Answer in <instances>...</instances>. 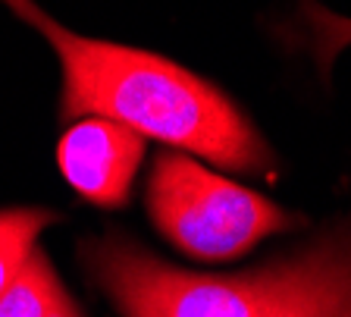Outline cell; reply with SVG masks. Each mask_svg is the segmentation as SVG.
<instances>
[{"instance_id":"1","label":"cell","mask_w":351,"mask_h":317,"mask_svg":"<svg viewBox=\"0 0 351 317\" xmlns=\"http://www.w3.org/2000/svg\"><path fill=\"white\" fill-rule=\"evenodd\" d=\"M25 25L38 29L63 67L60 110L66 119L101 117L141 139H157L226 170H267L270 148L245 113L213 82L138 47L85 38L60 25L35 0H0Z\"/></svg>"},{"instance_id":"3","label":"cell","mask_w":351,"mask_h":317,"mask_svg":"<svg viewBox=\"0 0 351 317\" xmlns=\"http://www.w3.org/2000/svg\"><path fill=\"white\" fill-rule=\"evenodd\" d=\"M147 214L176 248L197 261H232L261 239L298 223L273 201L213 176L182 154H160L154 161Z\"/></svg>"},{"instance_id":"9","label":"cell","mask_w":351,"mask_h":317,"mask_svg":"<svg viewBox=\"0 0 351 317\" xmlns=\"http://www.w3.org/2000/svg\"><path fill=\"white\" fill-rule=\"evenodd\" d=\"M44 317H82V314H79V308H75V305L69 302V295L63 292V295L57 298V302H53L51 308H47V314H44Z\"/></svg>"},{"instance_id":"8","label":"cell","mask_w":351,"mask_h":317,"mask_svg":"<svg viewBox=\"0 0 351 317\" xmlns=\"http://www.w3.org/2000/svg\"><path fill=\"white\" fill-rule=\"evenodd\" d=\"M57 217L38 207H19V211H0V295L13 283L19 267L35 251V239L47 223Z\"/></svg>"},{"instance_id":"2","label":"cell","mask_w":351,"mask_h":317,"mask_svg":"<svg viewBox=\"0 0 351 317\" xmlns=\"http://www.w3.org/2000/svg\"><path fill=\"white\" fill-rule=\"evenodd\" d=\"M82 258L123 317H273L311 273L317 245L292 261L239 277L185 273L119 233L88 239Z\"/></svg>"},{"instance_id":"5","label":"cell","mask_w":351,"mask_h":317,"mask_svg":"<svg viewBox=\"0 0 351 317\" xmlns=\"http://www.w3.org/2000/svg\"><path fill=\"white\" fill-rule=\"evenodd\" d=\"M273 317H351V226L317 242V258Z\"/></svg>"},{"instance_id":"7","label":"cell","mask_w":351,"mask_h":317,"mask_svg":"<svg viewBox=\"0 0 351 317\" xmlns=\"http://www.w3.org/2000/svg\"><path fill=\"white\" fill-rule=\"evenodd\" d=\"M60 295H63V286L47 258L41 251H32L13 283L0 295V317H44Z\"/></svg>"},{"instance_id":"6","label":"cell","mask_w":351,"mask_h":317,"mask_svg":"<svg viewBox=\"0 0 351 317\" xmlns=\"http://www.w3.org/2000/svg\"><path fill=\"white\" fill-rule=\"evenodd\" d=\"M285 38L311 51V57L317 60V67L326 75L336 54L351 45V19L323 10L317 0H301L292 25L285 29Z\"/></svg>"},{"instance_id":"4","label":"cell","mask_w":351,"mask_h":317,"mask_svg":"<svg viewBox=\"0 0 351 317\" xmlns=\"http://www.w3.org/2000/svg\"><path fill=\"white\" fill-rule=\"evenodd\" d=\"M145 157V139L113 119H79L60 139L57 161L66 183L101 207H123Z\"/></svg>"}]
</instances>
